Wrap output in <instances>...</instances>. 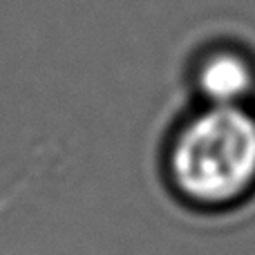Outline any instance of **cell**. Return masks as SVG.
Returning <instances> with one entry per match:
<instances>
[{
  "instance_id": "1",
  "label": "cell",
  "mask_w": 255,
  "mask_h": 255,
  "mask_svg": "<svg viewBox=\"0 0 255 255\" xmlns=\"http://www.w3.org/2000/svg\"><path fill=\"white\" fill-rule=\"evenodd\" d=\"M172 177L184 195L206 204L240 197L255 181V119L240 106H211L181 130Z\"/></svg>"
},
{
  "instance_id": "2",
  "label": "cell",
  "mask_w": 255,
  "mask_h": 255,
  "mask_svg": "<svg viewBox=\"0 0 255 255\" xmlns=\"http://www.w3.org/2000/svg\"><path fill=\"white\" fill-rule=\"evenodd\" d=\"M253 65L235 49H215L204 56L197 83L213 106H238L253 88Z\"/></svg>"
}]
</instances>
